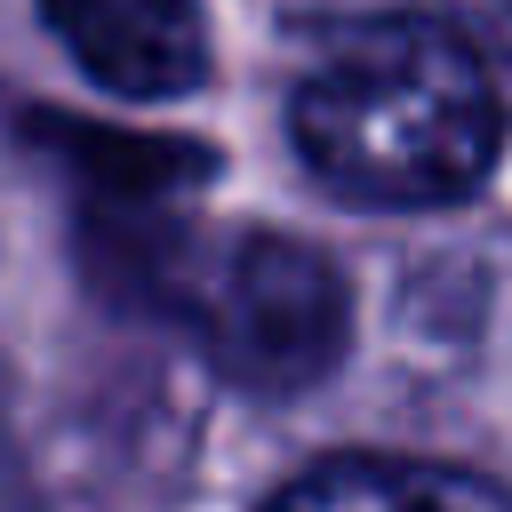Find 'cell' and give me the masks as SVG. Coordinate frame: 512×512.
<instances>
[{
    "label": "cell",
    "instance_id": "1",
    "mask_svg": "<svg viewBox=\"0 0 512 512\" xmlns=\"http://www.w3.org/2000/svg\"><path fill=\"white\" fill-rule=\"evenodd\" d=\"M304 168L368 208H448L504 152V96L480 48L440 16L352 24L288 96Z\"/></svg>",
    "mask_w": 512,
    "mask_h": 512
},
{
    "label": "cell",
    "instance_id": "2",
    "mask_svg": "<svg viewBox=\"0 0 512 512\" xmlns=\"http://www.w3.org/2000/svg\"><path fill=\"white\" fill-rule=\"evenodd\" d=\"M104 280L184 320L200 352L248 392H312L352 344V288L304 232H208L168 208H112Z\"/></svg>",
    "mask_w": 512,
    "mask_h": 512
},
{
    "label": "cell",
    "instance_id": "3",
    "mask_svg": "<svg viewBox=\"0 0 512 512\" xmlns=\"http://www.w3.org/2000/svg\"><path fill=\"white\" fill-rule=\"evenodd\" d=\"M64 56L128 104H176L208 80L200 0H40Z\"/></svg>",
    "mask_w": 512,
    "mask_h": 512
},
{
    "label": "cell",
    "instance_id": "4",
    "mask_svg": "<svg viewBox=\"0 0 512 512\" xmlns=\"http://www.w3.org/2000/svg\"><path fill=\"white\" fill-rule=\"evenodd\" d=\"M24 136L40 152H56L72 168V184L104 208H176L184 192L208 184V144H184V136H144V128H96V120H64V112H40L24 120Z\"/></svg>",
    "mask_w": 512,
    "mask_h": 512
},
{
    "label": "cell",
    "instance_id": "5",
    "mask_svg": "<svg viewBox=\"0 0 512 512\" xmlns=\"http://www.w3.org/2000/svg\"><path fill=\"white\" fill-rule=\"evenodd\" d=\"M264 512H512V488L432 456H328L272 488Z\"/></svg>",
    "mask_w": 512,
    "mask_h": 512
},
{
    "label": "cell",
    "instance_id": "6",
    "mask_svg": "<svg viewBox=\"0 0 512 512\" xmlns=\"http://www.w3.org/2000/svg\"><path fill=\"white\" fill-rule=\"evenodd\" d=\"M504 8H512V0H504Z\"/></svg>",
    "mask_w": 512,
    "mask_h": 512
}]
</instances>
